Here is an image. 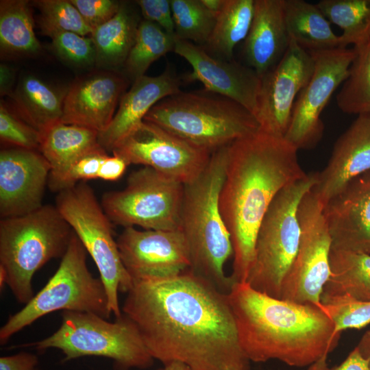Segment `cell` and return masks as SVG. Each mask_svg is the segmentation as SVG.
Segmentation results:
<instances>
[{
	"mask_svg": "<svg viewBox=\"0 0 370 370\" xmlns=\"http://www.w3.org/2000/svg\"><path fill=\"white\" fill-rule=\"evenodd\" d=\"M241 347L250 361L295 367L327 362L341 333L321 304L275 298L235 282L227 294Z\"/></svg>",
	"mask_w": 370,
	"mask_h": 370,
	"instance_id": "obj_3",
	"label": "cell"
},
{
	"mask_svg": "<svg viewBox=\"0 0 370 370\" xmlns=\"http://www.w3.org/2000/svg\"><path fill=\"white\" fill-rule=\"evenodd\" d=\"M184 184L144 166L120 190L103 194L101 204L112 223L145 230L180 229Z\"/></svg>",
	"mask_w": 370,
	"mask_h": 370,
	"instance_id": "obj_11",
	"label": "cell"
},
{
	"mask_svg": "<svg viewBox=\"0 0 370 370\" xmlns=\"http://www.w3.org/2000/svg\"><path fill=\"white\" fill-rule=\"evenodd\" d=\"M36 370H37V369H36Z\"/></svg>",
	"mask_w": 370,
	"mask_h": 370,
	"instance_id": "obj_49",
	"label": "cell"
},
{
	"mask_svg": "<svg viewBox=\"0 0 370 370\" xmlns=\"http://www.w3.org/2000/svg\"><path fill=\"white\" fill-rule=\"evenodd\" d=\"M51 39L53 51L62 62L79 68L95 65L96 52L90 36L65 32Z\"/></svg>",
	"mask_w": 370,
	"mask_h": 370,
	"instance_id": "obj_37",
	"label": "cell"
},
{
	"mask_svg": "<svg viewBox=\"0 0 370 370\" xmlns=\"http://www.w3.org/2000/svg\"><path fill=\"white\" fill-rule=\"evenodd\" d=\"M284 16L290 39L307 51L339 47L330 23L316 4L304 0H283Z\"/></svg>",
	"mask_w": 370,
	"mask_h": 370,
	"instance_id": "obj_27",
	"label": "cell"
},
{
	"mask_svg": "<svg viewBox=\"0 0 370 370\" xmlns=\"http://www.w3.org/2000/svg\"><path fill=\"white\" fill-rule=\"evenodd\" d=\"M38 363L36 355L21 352L12 356H1L0 370H36Z\"/></svg>",
	"mask_w": 370,
	"mask_h": 370,
	"instance_id": "obj_42",
	"label": "cell"
},
{
	"mask_svg": "<svg viewBox=\"0 0 370 370\" xmlns=\"http://www.w3.org/2000/svg\"><path fill=\"white\" fill-rule=\"evenodd\" d=\"M33 12L26 0L0 1V51L1 58L35 56L42 50L36 36Z\"/></svg>",
	"mask_w": 370,
	"mask_h": 370,
	"instance_id": "obj_28",
	"label": "cell"
},
{
	"mask_svg": "<svg viewBox=\"0 0 370 370\" xmlns=\"http://www.w3.org/2000/svg\"><path fill=\"white\" fill-rule=\"evenodd\" d=\"M87 251L73 232L59 267L45 286L25 306L10 315L0 329V344L35 321L58 310L86 312L108 319L106 289L90 272Z\"/></svg>",
	"mask_w": 370,
	"mask_h": 370,
	"instance_id": "obj_9",
	"label": "cell"
},
{
	"mask_svg": "<svg viewBox=\"0 0 370 370\" xmlns=\"http://www.w3.org/2000/svg\"><path fill=\"white\" fill-rule=\"evenodd\" d=\"M308 52L314 60L313 74L295 100L284 137L297 150L311 149L321 140L324 125L321 114L332 93L347 77L356 56L353 47Z\"/></svg>",
	"mask_w": 370,
	"mask_h": 370,
	"instance_id": "obj_13",
	"label": "cell"
},
{
	"mask_svg": "<svg viewBox=\"0 0 370 370\" xmlns=\"http://www.w3.org/2000/svg\"><path fill=\"white\" fill-rule=\"evenodd\" d=\"M206 9L216 17L222 10L225 0H201Z\"/></svg>",
	"mask_w": 370,
	"mask_h": 370,
	"instance_id": "obj_47",
	"label": "cell"
},
{
	"mask_svg": "<svg viewBox=\"0 0 370 370\" xmlns=\"http://www.w3.org/2000/svg\"><path fill=\"white\" fill-rule=\"evenodd\" d=\"M61 316V325L51 336L16 347L58 349L64 356L63 362L83 356L105 357L114 361L117 370L147 369L153 364L136 325L123 312L114 322L86 312L65 310Z\"/></svg>",
	"mask_w": 370,
	"mask_h": 370,
	"instance_id": "obj_7",
	"label": "cell"
},
{
	"mask_svg": "<svg viewBox=\"0 0 370 370\" xmlns=\"http://www.w3.org/2000/svg\"><path fill=\"white\" fill-rule=\"evenodd\" d=\"M99 132L60 122L42 136L39 151L50 165L48 186L60 179L79 158L101 147Z\"/></svg>",
	"mask_w": 370,
	"mask_h": 370,
	"instance_id": "obj_25",
	"label": "cell"
},
{
	"mask_svg": "<svg viewBox=\"0 0 370 370\" xmlns=\"http://www.w3.org/2000/svg\"><path fill=\"white\" fill-rule=\"evenodd\" d=\"M316 182L317 173H312L287 186L268 209L257 234L254 259L246 280L254 290L281 299L284 280L300 242L298 208Z\"/></svg>",
	"mask_w": 370,
	"mask_h": 370,
	"instance_id": "obj_8",
	"label": "cell"
},
{
	"mask_svg": "<svg viewBox=\"0 0 370 370\" xmlns=\"http://www.w3.org/2000/svg\"><path fill=\"white\" fill-rule=\"evenodd\" d=\"M307 370H369V368L367 360L355 347L338 365L329 367L327 362H317L308 367Z\"/></svg>",
	"mask_w": 370,
	"mask_h": 370,
	"instance_id": "obj_43",
	"label": "cell"
},
{
	"mask_svg": "<svg viewBox=\"0 0 370 370\" xmlns=\"http://www.w3.org/2000/svg\"><path fill=\"white\" fill-rule=\"evenodd\" d=\"M136 3L145 20L159 25L171 36H175V27L169 0H138Z\"/></svg>",
	"mask_w": 370,
	"mask_h": 370,
	"instance_id": "obj_41",
	"label": "cell"
},
{
	"mask_svg": "<svg viewBox=\"0 0 370 370\" xmlns=\"http://www.w3.org/2000/svg\"><path fill=\"white\" fill-rule=\"evenodd\" d=\"M127 293L121 311L154 359L190 370H250L227 294L189 269L135 282Z\"/></svg>",
	"mask_w": 370,
	"mask_h": 370,
	"instance_id": "obj_1",
	"label": "cell"
},
{
	"mask_svg": "<svg viewBox=\"0 0 370 370\" xmlns=\"http://www.w3.org/2000/svg\"><path fill=\"white\" fill-rule=\"evenodd\" d=\"M15 71L14 68L4 63L0 64V94L1 97L8 96L14 90Z\"/></svg>",
	"mask_w": 370,
	"mask_h": 370,
	"instance_id": "obj_45",
	"label": "cell"
},
{
	"mask_svg": "<svg viewBox=\"0 0 370 370\" xmlns=\"http://www.w3.org/2000/svg\"><path fill=\"white\" fill-rule=\"evenodd\" d=\"M0 138L1 142L14 147L39 151L42 136L1 101Z\"/></svg>",
	"mask_w": 370,
	"mask_h": 370,
	"instance_id": "obj_38",
	"label": "cell"
},
{
	"mask_svg": "<svg viewBox=\"0 0 370 370\" xmlns=\"http://www.w3.org/2000/svg\"><path fill=\"white\" fill-rule=\"evenodd\" d=\"M112 151L125 159L128 164L150 167L184 185L200 175L212 154L146 121Z\"/></svg>",
	"mask_w": 370,
	"mask_h": 370,
	"instance_id": "obj_14",
	"label": "cell"
},
{
	"mask_svg": "<svg viewBox=\"0 0 370 370\" xmlns=\"http://www.w3.org/2000/svg\"><path fill=\"white\" fill-rule=\"evenodd\" d=\"M175 37L157 24L141 20L134 45L123 64L125 75L132 82L145 75L149 66L160 57L173 51Z\"/></svg>",
	"mask_w": 370,
	"mask_h": 370,
	"instance_id": "obj_32",
	"label": "cell"
},
{
	"mask_svg": "<svg viewBox=\"0 0 370 370\" xmlns=\"http://www.w3.org/2000/svg\"><path fill=\"white\" fill-rule=\"evenodd\" d=\"M175 38L206 45L217 17L201 0H171Z\"/></svg>",
	"mask_w": 370,
	"mask_h": 370,
	"instance_id": "obj_34",
	"label": "cell"
},
{
	"mask_svg": "<svg viewBox=\"0 0 370 370\" xmlns=\"http://www.w3.org/2000/svg\"><path fill=\"white\" fill-rule=\"evenodd\" d=\"M128 163L122 157L113 154L107 156L103 160L98 174V178L106 181H116L125 172Z\"/></svg>",
	"mask_w": 370,
	"mask_h": 370,
	"instance_id": "obj_44",
	"label": "cell"
},
{
	"mask_svg": "<svg viewBox=\"0 0 370 370\" xmlns=\"http://www.w3.org/2000/svg\"><path fill=\"white\" fill-rule=\"evenodd\" d=\"M50 165L39 151L14 147L0 152L1 219L24 215L42 206Z\"/></svg>",
	"mask_w": 370,
	"mask_h": 370,
	"instance_id": "obj_18",
	"label": "cell"
},
{
	"mask_svg": "<svg viewBox=\"0 0 370 370\" xmlns=\"http://www.w3.org/2000/svg\"><path fill=\"white\" fill-rule=\"evenodd\" d=\"M73 231L56 206L42 205L28 214L1 219L0 267L16 300L34 296V273L53 258H62Z\"/></svg>",
	"mask_w": 370,
	"mask_h": 370,
	"instance_id": "obj_6",
	"label": "cell"
},
{
	"mask_svg": "<svg viewBox=\"0 0 370 370\" xmlns=\"http://www.w3.org/2000/svg\"><path fill=\"white\" fill-rule=\"evenodd\" d=\"M290 43L283 0H254V16L243 53L261 77L282 58Z\"/></svg>",
	"mask_w": 370,
	"mask_h": 370,
	"instance_id": "obj_23",
	"label": "cell"
},
{
	"mask_svg": "<svg viewBox=\"0 0 370 370\" xmlns=\"http://www.w3.org/2000/svg\"><path fill=\"white\" fill-rule=\"evenodd\" d=\"M86 23L92 29L110 20L122 1L114 0H70Z\"/></svg>",
	"mask_w": 370,
	"mask_h": 370,
	"instance_id": "obj_40",
	"label": "cell"
},
{
	"mask_svg": "<svg viewBox=\"0 0 370 370\" xmlns=\"http://www.w3.org/2000/svg\"><path fill=\"white\" fill-rule=\"evenodd\" d=\"M321 304L333 321L337 333L347 329L359 330L370 324V301L322 296Z\"/></svg>",
	"mask_w": 370,
	"mask_h": 370,
	"instance_id": "obj_36",
	"label": "cell"
},
{
	"mask_svg": "<svg viewBox=\"0 0 370 370\" xmlns=\"http://www.w3.org/2000/svg\"><path fill=\"white\" fill-rule=\"evenodd\" d=\"M159 370H190V369L182 362H171L164 365V367Z\"/></svg>",
	"mask_w": 370,
	"mask_h": 370,
	"instance_id": "obj_48",
	"label": "cell"
},
{
	"mask_svg": "<svg viewBox=\"0 0 370 370\" xmlns=\"http://www.w3.org/2000/svg\"><path fill=\"white\" fill-rule=\"evenodd\" d=\"M66 91L34 74H25L10 97L12 106L10 108L42 136L62 122Z\"/></svg>",
	"mask_w": 370,
	"mask_h": 370,
	"instance_id": "obj_24",
	"label": "cell"
},
{
	"mask_svg": "<svg viewBox=\"0 0 370 370\" xmlns=\"http://www.w3.org/2000/svg\"><path fill=\"white\" fill-rule=\"evenodd\" d=\"M173 52L192 67L184 80L199 81L206 90L238 103L256 116L261 79L253 69L213 56L188 40L175 38Z\"/></svg>",
	"mask_w": 370,
	"mask_h": 370,
	"instance_id": "obj_17",
	"label": "cell"
},
{
	"mask_svg": "<svg viewBox=\"0 0 370 370\" xmlns=\"http://www.w3.org/2000/svg\"><path fill=\"white\" fill-rule=\"evenodd\" d=\"M354 49L356 56L336 96V103L346 114H370V40Z\"/></svg>",
	"mask_w": 370,
	"mask_h": 370,
	"instance_id": "obj_33",
	"label": "cell"
},
{
	"mask_svg": "<svg viewBox=\"0 0 370 370\" xmlns=\"http://www.w3.org/2000/svg\"><path fill=\"white\" fill-rule=\"evenodd\" d=\"M34 3L40 12L38 22L43 35L51 38L58 34L71 32L90 36L92 29L70 1L38 0Z\"/></svg>",
	"mask_w": 370,
	"mask_h": 370,
	"instance_id": "obj_35",
	"label": "cell"
},
{
	"mask_svg": "<svg viewBox=\"0 0 370 370\" xmlns=\"http://www.w3.org/2000/svg\"><path fill=\"white\" fill-rule=\"evenodd\" d=\"M56 207L94 260L103 283L108 306L115 317L122 314L119 293H127L133 281L121 260L112 223L86 182L59 193Z\"/></svg>",
	"mask_w": 370,
	"mask_h": 370,
	"instance_id": "obj_10",
	"label": "cell"
},
{
	"mask_svg": "<svg viewBox=\"0 0 370 370\" xmlns=\"http://www.w3.org/2000/svg\"><path fill=\"white\" fill-rule=\"evenodd\" d=\"M140 21L131 3L122 1L110 20L94 28L90 36L95 48V66L110 71L123 66Z\"/></svg>",
	"mask_w": 370,
	"mask_h": 370,
	"instance_id": "obj_26",
	"label": "cell"
},
{
	"mask_svg": "<svg viewBox=\"0 0 370 370\" xmlns=\"http://www.w3.org/2000/svg\"><path fill=\"white\" fill-rule=\"evenodd\" d=\"M301 227L299 249L285 277L281 299L300 304H321L323 289L330 275L332 238L323 206L311 190L297 211Z\"/></svg>",
	"mask_w": 370,
	"mask_h": 370,
	"instance_id": "obj_12",
	"label": "cell"
},
{
	"mask_svg": "<svg viewBox=\"0 0 370 370\" xmlns=\"http://www.w3.org/2000/svg\"><path fill=\"white\" fill-rule=\"evenodd\" d=\"M106 151L99 147L79 158L60 179L49 186L50 190L59 193L80 182L98 178L101 164L108 156Z\"/></svg>",
	"mask_w": 370,
	"mask_h": 370,
	"instance_id": "obj_39",
	"label": "cell"
},
{
	"mask_svg": "<svg viewBox=\"0 0 370 370\" xmlns=\"http://www.w3.org/2000/svg\"><path fill=\"white\" fill-rule=\"evenodd\" d=\"M369 171L370 114H363L337 139L311 191L323 207L349 182Z\"/></svg>",
	"mask_w": 370,
	"mask_h": 370,
	"instance_id": "obj_21",
	"label": "cell"
},
{
	"mask_svg": "<svg viewBox=\"0 0 370 370\" xmlns=\"http://www.w3.org/2000/svg\"><path fill=\"white\" fill-rule=\"evenodd\" d=\"M130 79L116 71L99 70L76 79L67 88L62 122L103 131L112 121Z\"/></svg>",
	"mask_w": 370,
	"mask_h": 370,
	"instance_id": "obj_19",
	"label": "cell"
},
{
	"mask_svg": "<svg viewBox=\"0 0 370 370\" xmlns=\"http://www.w3.org/2000/svg\"><path fill=\"white\" fill-rule=\"evenodd\" d=\"M297 151L260 129L229 145L219 206L232 243L235 282H246L259 227L275 197L308 175Z\"/></svg>",
	"mask_w": 370,
	"mask_h": 370,
	"instance_id": "obj_2",
	"label": "cell"
},
{
	"mask_svg": "<svg viewBox=\"0 0 370 370\" xmlns=\"http://www.w3.org/2000/svg\"><path fill=\"white\" fill-rule=\"evenodd\" d=\"M254 9V0H225L206 44L208 53L223 60H234L235 46L245 39L249 31Z\"/></svg>",
	"mask_w": 370,
	"mask_h": 370,
	"instance_id": "obj_30",
	"label": "cell"
},
{
	"mask_svg": "<svg viewBox=\"0 0 370 370\" xmlns=\"http://www.w3.org/2000/svg\"><path fill=\"white\" fill-rule=\"evenodd\" d=\"M314 69L312 54L290 39L282 58L260 77L255 116L261 130L284 137L295 100L310 81Z\"/></svg>",
	"mask_w": 370,
	"mask_h": 370,
	"instance_id": "obj_15",
	"label": "cell"
},
{
	"mask_svg": "<svg viewBox=\"0 0 370 370\" xmlns=\"http://www.w3.org/2000/svg\"><path fill=\"white\" fill-rule=\"evenodd\" d=\"M323 214L332 248L370 254V171L330 199Z\"/></svg>",
	"mask_w": 370,
	"mask_h": 370,
	"instance_id": "obj_20",
	"label": "cell"
},
{
	"mask_svg": "<svg viewBox=\"0 0 370 370\" xmlns=\"http://www.w3.org/2000/svg\"><path fill=\"white\" fill-rule=\"evenodd\" d=\"M330 266V275L321 297L370 301V254L332 248Z\"/></svg>",
	"mask_w": 370,
	"mask_h": 370,
	"instance_id": "obj_29",
	"label": "cell"
},
{
	"mask_svg": "<svg viewBox=\"0 0 370 370\" xmlns=\"http://www.w3.org/2000/svg\"><path fill=\"white\" fill-rule=\"evenodd\" d=\"M331 23L339 27L338 48H359L370 40V0H321L316 3Z\"/></svg>",
	"mask_w": 370,
	"mask_h": 370,
	"instance_id": "obj_31",
	"label": "cell"
},
{
	"mask_svg": "<svg viewBox=\"0 0 370 370\" xmlns=\"http://www.w3.org/2000/svg\"><path fill=\"white\" fill-rule=\"evenodd\" d=\"M356 347L367 360L370 370V329L362 336Z\"/></svg>",
	"mask_w": 370,
	"mask_h": 370,
	"instance_id": "obj_46",
	"label": "cell"
},
{
	"mask_svg": "<svg viewBox=\"0 0 370 370\" xmlns=\"http://www.w3.org/2000/svg\"><path fill=\"white\" fill-rule=\"evenodd\" d=\"M144 121L211 153L260 129L245 107L206 90L169 96L158 102Z\"/></svg>",
	"mask_w": 370,
	"mask_h": 370,
	"instance_id": "obj_5",
	"label": "cell"
},
{
	"mask_svg": "<svg viewBox=\"0 0 370 370\" xmlns=\"http://www.w3.org/2000/svg\"><path fill=\"white\" fill-rule=\"evenodd\" d=\"M181 84L180 78L169 66L158 76L144 75L136 79L121 97L119 109L109 125L99 133V145L112 151L144 121L158 102L180 92Z\"/></svg>",
	"mask_w": 370,
	"mask_h": 370,
	"instance_id": "obj_22",
	"label": "cell"
},
{
	"mask_svg": "<svg viewBox=\"0 0 370 370\" xmlns=\"http://www.w3.org/2000/svg\"><path fill=\"white\" fill-rule=\"evenodd\" d=\"M229 145L212 152L200 175L184 185L180 214V230L190 254L189 270L225 294L235 283L224 271L233 247L219 206Z\"/></svg>",
	"mask_w": 370,
	"mask_h": 370,
	"instance_id": "obj_4",
	"label": "cell"
},
{
	"mask_svg": "<svg viewBox=\"0 0 370 370\" xmlns=\"http://www.w3.org/2000/svg\"><path fill=\"white\" fill-rule=\"evenodd\" d=\"M116 243L133 283L173 278L189 269L190 254L180 229L139 230L124 227Z\"/></svg>",
	"mask_w": 370,
	"mask_h": 370,
	"instance_id": "obj_16",
	"label": "cell"
}]
</instances>
